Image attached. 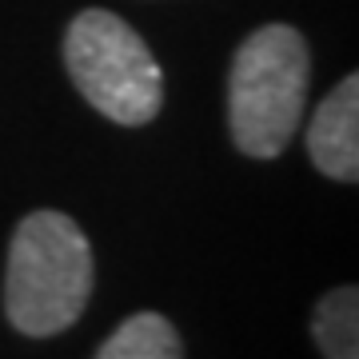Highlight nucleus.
Returning a JSON list of instances; mask_svg holds the SVG:
<instances>
[{
    "mask_svg": "<svg viewBox=\"0 0 359 359\" xmlns=\"http://www.w3.org/2000/svg\"><path fill=\"white\" fill-rule=\"evenodd\" d=\"M92 359H184V344L160 311H136L104 339Z\"/></svg>",
    "mask_w": 359,
    "mask_h": 359,
    "instance_id": "obj_5",
    "label": "nucleus"
},
{
    "mask_svg": "<svg viewBox=\"0 0 359 359\" xmlns=\"http://www.w3.org/2000/svg\"><path fill=\"white\" fill-rule=\"evenodd\" d=\"M65 68L80 96L124 128L148 124L164 104V72L152 48L108 8H84L68 25Z\"/></svg>",
    "mask_w": 359,
    "mask_h": 359,
    "instance_id": "obj_3",
    "label": "nucleus"
},
{
    "mask_svg": "<svg viewBox=\"0 0 359 359\" xmlns=\"http://www.w3.org/2000/svg\"><path fill=\"white\" fill-rule=\"evenodd\" d=\"M311 335L323 359H359V283L323 295L311 316Z\"/></svg>",
    "mask_w": 359,
    "mask_h": 359,
    "instance_id": "obj_6",
    "label": "nucleus"
},
{
    "mask_svg": "<svg viewBox=\"0 0 359 359\" xmlns=\"http://www.w3.org/2000/svg\"><path fill=\"white\" fill-rule=\"evenodd\" d=\"M308 156L323 176L359 184V72L320 100L308 128Z\"/></svg>",
    "mask_w": 359,
    "mask_h": 359,
    "instance_id": "obj_4",
    "label": "nucleus"
},
{
    "mask_svg": "<svg viewBox=\"0 0 359 359\" xmlns=\"http://www.w3.org/2000/svg\"><path fill=\"white\" fill-rule=\"evenodd\" d=\"M311 56L292 25H264L236 48L228 76V128L252 160H271L287 148L308 104Z\"/></svg>",
    "mask_w": 359,
    "mask_h": 359,
    "instance_id": "obj_2",
    "label": "nucleus"
},
{
    "mask_svg": "<svg viewBox=\"0 0 359 359\" xmlns=\"http://www.w3.org/2000/svg\"><path fill=\"white\" fill-rule=\"evenodd\" d=\"M92 248L65 212H32L16 224L4 268V311L20 335H60L84 316L92 295Z\"/></svg>",
    "mask_w": 359,
    "mask_h": 359,
    "instance_id": "obj_1",
    "label": "nucleus"
}]
</instances>
